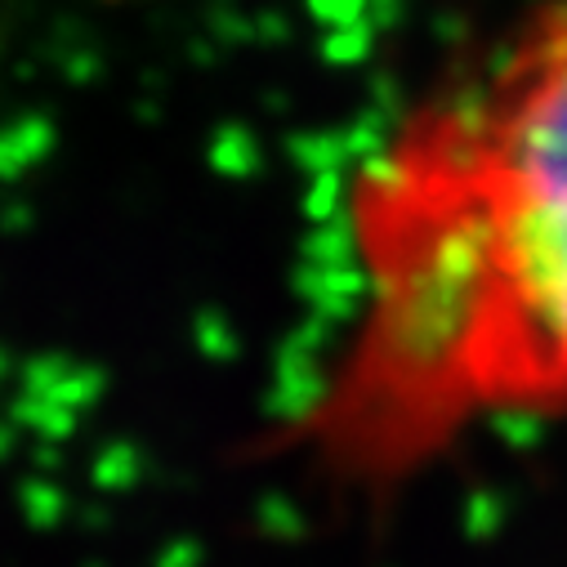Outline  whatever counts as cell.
<instances>
[{
  "mask_svg": "<svg viewBox=\"0 0 567 567\" xmlns=\"http://www.w3.org/2000/svg\"><path fill=\"white\" fill-rule=\"evenodd\" d=\"M353 318L291 443L398 487L492 424L567 420V0L415 99L344 193Z\"/></svg>",
  "mask_w": 567,
  "mask_h": 567,
  "instance_id": "obj_1",
  "label": "cell"
},
{
  "mask_svg": "<svg viewBox=\"0 0 567 567\" xmlns=\"http://www.w3.org/2000/svg\"><path fill=\"white\" fill-rule=\"evenodd\" d=\"M103 6H138V0H103Z\"/></svg>",
  "mask_w": 567,
  "mask_h": 567,
  "instance_id": "obj_2",
  "label": "cell"
}]
</instances>
